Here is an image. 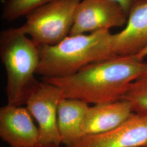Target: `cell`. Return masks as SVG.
<instances>
[{
	"instance_id": "7",
	"label": "cell",
	"mask_w": 147,
	"mask_h": 147,
	"mask_svg": "<svg viewBox=\"0 0 147 147\" xmlns=\"http://www.w3.org/2000/svg\"><path fill=\"white\" fill-rule=\"evenodd\" d=\"M147 147V117L134 113L115 129L84 135L68 147Z\"/></svg>"
},
{
	"instance_id": "15",
	"label": "cell",
	"mask_w": 147,
	"mask_h": 147,
	"mask_svg": "<svg viewBox=\"0 0 147 147\" xmlns=\"http://www.w3.org/2000/svg\"><path fill=\"white\" fill-rule=\"evenodd\" d=\"M136 56L140 59L143 60L144 58L147 56V47L144 49L141 52L137 53Z\"/></svg>"
},
{
	"instance_id": "3",
	"label": "cell",
	"mask_w": 147,
	"mask_h": 147,
	"mask_svg": "<svg viewBox=\"0 0 147 147\" xmlns=\"http://www.w3.org/2000/svg\"><path fill=\"white\" fill-rule=\"evenodd\" d=\"M0 56L7 73L8 104H26L40 84L34 76L40 60L38 46L18 27L10 28L1 32Z\"/></svg>"
},
{
	"instance_id": "16",
	"label": "cell",
	"mask_w": 147,
	"mask_h": 147,
	"mask_svg": "<svg viewBox=\"0 0 147 147\" xmlns=\"http://www.w3.org/2000/svg\"><path fill=\"white\" fill-rule=\"evenodd\" d=\"M60 144H40L32 147H59Z\"/></svg>"
},
{
	"instance_id": "1",
	"label": "cell",
	"mask_w": 147,
	"mask_h": 147,
	"mask_svg": "<svg viewBox=\"0 0 147 147\" xmlns=\"http://www.w3.org/2000/svg\"><path fill=\"white\" fill-rule=\"evenodd\" d=\"M147 73L136 55L117 56L92 63L64 78H43L59 87L64 98L94 105L122 100L133 82Z\"/></svg>"
},
{
	"instance_id": "6",
	"label": "cell",
	"mask_w": 147,
	"mask_h": 147,
	"mask_svg": "<svg viewBox=\"0 0 147 147\" xmlns=\"http://www.w3.org/2000/svg\"><path fill=\"white\" fill-rule=\"evenodd\" d=\"M127 14L112 0H81L77 7L70 36L84 34L125 25Z\"/></svg>"
},
{
	"instance_id": "13",
	"label": "cell",
	"mask_w": 147,
	"mask_h": 147,
	"mask_svg": "<svg viewBox=\"0 0 147 147\" xmlns=\"http://www.w3.org/2000/svg\"><path fill=\"white\" fill-rule=\"evenodd\" d=\"M123 99L131 104L134 113L147 117V73L132 83Z\"/></svg>"
},
{
	"instance_id": "10",
	"label": "cell",
	"mask_w": 147,
	"mask_h": 147,
	"mask_svg": "<svg viewBox=\"0 0 147 147\" xmlns=\"http://www.w3.org/2000/svg\"><path fill=\"white\" fill-rule=\"evenodd\" d=\"M134 114L131 105L124 99L89 107L84 121V136L99 134L114 129Z\"/></svg>"
},
{
	"instance_id": "5",
	"label": "cell",
	"mask_w": 147,
	"mask_h": 147,
	"mask_svg": "<svg viewBox=\"0 0 147 147\" xmlns=\"http://www.w3.org/2000/svg\"><path fill=\"white\" fill-rule=\"evenodd\" d=\"M63 98L59 87L42 81L27 100V109L38 124L40 144L62 143L58 129V109Z\"/></svg>"
},
{
	"instance_id": "14",
	"label": "cell",
	"mask_w": 147,
	"mask_h": 147,
	"mask_svg": "<svg viewBox=\"0 0 147 147\" xmlns=\"http://www.w3.org/2000/svg\"><path fill=\"white\" fill-rule=\"evenodd\" d=\"M118 3L125 11L126 14H128L130 11L132 7L135 3L137 0H112Z\"/></svg>"
},
{
	"instance_id": "11",
	"label": "cell",
	"mask_w": 147,
	"mask_h": 147,
	"mask_svg": "<svg viewBox=\"0 0 147 147\" xmlns=\"http://www.w3.org/2000/svg\"><path fill=\"white\" fill-rule=\"evenodd\" d=\"M84 101L63 98L58 109V126L62 143L71 146L84 136V126L89 106Z\"/></svg>"
},
{
	"instance_id": "17",
	"label": "cell",
	"mask_w": 147,
	"mask_h": 147,
	"mask_svg": "<svg viewBox=\"0 0 147 147\" xmlns=\"http://www.w3.org/2000/svg\"></svg>"
},
{
	"instance_id": "8",
	"label": "cell",
	"mask_w": 147,
	"mask_h": 147,
	"mask_svg": "<svg viewBox=\"0 0 147 147\" xmlns=\"http://www.w3.org/2000/svg\"><path fill=\"white\" fill-rule=\"evenodd\" d=\"M0 136L11 147H32L39 143L38 127L26 107L7 104L0 109Z\"/></svg>"
},
{
	"instance_id": "12",
	"label": "cell",
	"mask_w": 147,
	"mask_h": 147,
	"mask_svg": "<svg viewBox=\"0 0 147 147\" xmlns=\"http://www.w3.org/2000/svg\"><path fill=\"white\" fill-rule=\"evenodd\" d=\"M56 0H5L1 17L4 20L12 22Z\"/></svg>"
},
{
	"instance_id": "9",
	"label": "cell",
	"mask_w": 147,
	"mask_h": 147,
	"mask_svg": "<svg viewBox=\"0 0 147 147\" xmlns=\"http://www.w3.org/2000/svg\"><path fill=\"white\" fill-rule=\"evenodd\" d=\"M117 56L136 55L147 47V0H137L128 14L124 28L112 34Z\"/></svg>"
},
{
	"instance_id": "4",
	"label": "cell",
	"mask_w": 147,
	"mask_h": 147,
	"mask_svg": "<svg viewBox=\"0 0 147 147\" xmlns=\"http://www.w3.org/2000/svg\"><path fill=\"white\" fill-rule=\"evenodd\" d=\"M81 1L56 0L39 7L18 28L38 46L56 45L70 35Z\"/></svg>"
},
{
	"instance_id": "2",
	"label": "cell",
	"mask_w": 147,
	"mask_h": 147,
	"mask_svg": "<svg viewBox=\"0 0 147 147\" xmlns=\"http://www.w3.org/2000/svg\"><path fill=\"white\" fill-rule=\"evenodd\" d=\"M110 31L66 37L53 45L38 46L40 60L36 74L43 78H64L92 63L117 56Z\"/></svg>"
}]
</instances>
